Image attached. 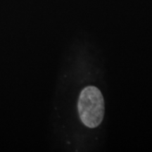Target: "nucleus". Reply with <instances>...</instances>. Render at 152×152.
Here are the masks:
<instances>
[{
	"label": "nucleus",
	"instance_id": "nucleus-1",
	"mask_svg": "<svg viewBox=\"0 0 152 152\" xmlns=\"http://www.w3.org/2000/svg\"><path fill=\"white\" fill-rule=\"evenodd\" d=\"M77 111L81 122L87 128H95L102 123L105 106L99 89L92 85L83 89L77 102Z\"/></svg>",
	"mask_w": 152,
	"mask_h": 152
}]
</instances>
